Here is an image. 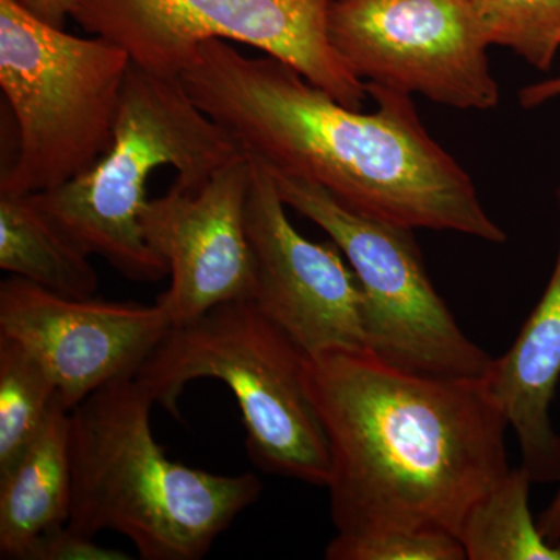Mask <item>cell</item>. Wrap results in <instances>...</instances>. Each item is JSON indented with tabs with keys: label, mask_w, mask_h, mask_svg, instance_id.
Wrapping results in <instances>:
<instances>
[{
	"label": "cell",
	"mask_w": 560,
	"mask_h": 560,
	"mask_svg": "<svg viewBox=\"0 0 560 560\" xmlns=\"http://www.w3.org/2000/svg\"><path fill=\"white\" fill-rule=\"evenodd\" d=\"M154 400L136 377L92 393L69 415L68 526L121 534L145 560L205 558L260 497L254 474L217 475L168 459L151 431Z\"/></svg>",
	"instance_id": "3"
},
{
	"label": "cell",
	"mask_w": 560,
	"mask_h": 560,
	"mask_svg": "<svg viewBox=\"0 0 560 560\" xmlns=\"http://www.w3.org/2000/svg\"><path fill=\"white\" fill-rule=\"evenodd\" d=\"M69 415L61 404L9 470L0 474V558L28 560L40 537L72 511Z\"/></svg>",
	"instance_id": "14"
},
{
	"label": "cell",
	"mask_w": 560,
	"mask_h": 560,
	"mask_svg": "<svg viewBox=\"0 0 560 560\" xmlns=\"http://www.w3.org/2000/svg\"><path fill=\"white\" fill-rule=\"evenodd\" d=\"M243 154L183 81L131 62L109 150L79 178L31 197L84 253L102 257L127 279L158 282L168 268L140 226L151 173L173 167L175 186L200 189Z\"/></svg>",
	"instance_id": "4"
},
{
	"label": "cell",
	"mask_w": 560,
	"mask_h": 560,
	"mask_svg": "<svg viewBox=\"0 0 560 560\" xmlns=\"http://www.w3.org/2000/svg\"><path fill=\"white\" fill-rule=\"evenodd\" d=\"M560 212V186L558 189ZM486 385L510 422L534 485L560 482V436L550 408L560 381V245L555 270L514 345L492 359Z\"/></svg>",
	"instance_id": "13"
},
{
	"label": "cell",
	"mask_w": 560,
	"mask_h": 560,
	"mask_svg": "<svg viewBox=\"0 0 560 560\" xmlns=\"http://www.w3.org/2000/svg\"><path fill=\"white\" fill-rule=\"evenodd\" d=\"M249 184L245 153L200 189L172 184L167 194L143 208V237L171 276V285L156 304L173 326L224 302L250 300L253 256L245 224Z\"/></svg>",
	"instance_id": "12"
},
{
	"label": "cell",
	"mask_w": 560,
	"mask_h": 560,
	"mask_svg": "<svg viewBox=\"0 0 560 560\" xmlns=\"http://www.w3.org/2000/svg\"><path fill=\"white\" fill-rule=\"evenodd\" d=\"M246 154L250 300L311 359L334 350H366L363 290L349 261L334 242H312L294 230L270 168Z\"/></svg>",
	"instance_id": "10"
},
{
	"label": "cell",
	"mask_w": 560,
	"mask_h": 560,
	"mask_svg": "<svg viewBox=\"0 0 560 560\" xmlns=\"http://www.w3.org/2000/svg\"><path fill=\"white\" fill-rule=\"evenodd\" d=\"M335 0H77L72 20L121 47L139 68L179 79L208 40L242 43L287 62L350 109L366 83L331 46Z\"/></svg>",
	"instance_id": "7"
},
{
	"label": "cell",
	"mask_w": 560,
	"mask_h": 560,
	"mask_svg": "<svg viewBox=\"0 0 560 560\" xmlns=\"http://www.w3.org/2000/svg\"><path fill=\"white\" fill-rule=\"evenodd\" d=\"M58 404L57 383L38 357L0 335V474L27 451Z\"/></svg>",
	"instance_id": "17"
},
{
	"label": "cell",
	"mask_w": 560,
	"mask_h": 560,
	"mask_svg": "<svg viewBox=\"0 0 560 560\" xmlns=\"http://www.w3.org/2000/svg\"><path fill=\"white\" fill-rule=\"evenodd\" d=\"M482 36L508 47L540 72L560 50V0H471Z\"/></svg>",
	"instance_id": "18"
},
{
	"label": "cell",
	"mask_w": 560,
	"mask_h": 560,
	"mask_svg": "<svg viewBox=\"0 0 560 560\" xmlns=\"http://www.w3.org/2000/svg\"><path fill=\"white\" fill-rule=\"evenodd\" d=\"M90 259L31 195H0V270L61 296L90 300L98 290Z\"/></svg>",
	"instance_id": "15"
},
{
	"label": "cell",
	"mask_w": 560,
	"mask_h": 560,
	"mask_svg": "<svg viewBox=\"0 0 560 560\" xmlns=\"http://www.w3.org/2000/svg\"><path fill=\"white\" fill-rule=\"evenodd\" d=\"M329 560H464L455 534L442 529H385L359 536L337 534L327 545Z\"/></svg>",
	"instance_id": "19"
},
{
	"label": "cell",
	"mask_w": 560,
	"mask_h": 560,
	"mask_svg": "<svg viewBox=\"0 0 560 560\" xmlns=\"http://www.w3.org/2000/svg\"><path fill=\"white\" fill-rule=\"evenodd\" d=\"M308 361L253 300H237L175 324L136 381L176 418L189 383H224L237 400L253 463L267 474L326 488L329 442L308 388Z\"/></svg>",
	"instance_id": "5"
},
{
	"label": "cell",
	"mask_w": 560,
	"mask_h": 560,
	"mask_svg": "<svg viewBox=\"0 0 560 560\" xmlns=\"http://www.w3.org/2000/svg\"><path fill=\"white\" fill-rule=\"evenodd\" d=\"M541 536L551 544H560V488L547 510L537 518Z\"/></svg>",
	"instance_id": "23"
},
{
	"label": "cell",
	"mask_w": 560,
	"mask_h": 560,
	"mask_svg": "<svg viewBox=\"0 0 560 560\" xmlns=\"http://www.w3.org/2000/svg\"><path fill=\"white\" fill-rule=\"evenodd\" d=\"M329 36L364 83L460 110L499 105L471 0H335Z\"/></svg>",
	"instance_id": "9"
},
{
	"label": "cell",
	"mask_w": 560,
	"mask_h": 560,
	"mask_svg": "<svg viewBox=\"0 0 560 560\" xmlns=\"http://www.w3.org/2000/svg\"><path fill=\"white\" fill-rule=\"evenodd\" d=\"M25 9L55 27L65 28L66 20L72 16L77 0H20Z\"/></svg>",
	"instance_id": "21"
},
{
	"label": "cell",
	"mask_w": 560,
	"mask_h": 560,
	"mask_svg": "<svg viewBox=\"0 0 560 560\" xmlns=\"http://www.w3.org/2000/svg\"><path fill=\"white\" fill-rule=\"evenodd\" d=\"M270 172L287 208L326 232L355 272L372 355L423 374L485 377L493 357L467 337L434 289L412 230L361 215L316 184Z\"/></svg>",
	"instance_id": "8"
},
{
	"label": "cell",
	"mask_w": 560,
	"mask_h": 560,
	"mask_svg": "<svg viewBox=\"0 0 560 560\" xmlns=\"http://www.w3.org/2000/svg\"><path fill=\"white\" fill-rule=\"evenodd\" d=\"M131 58L110 40L81 38L0 0V88L18 150L0 195L44 194L84 175L114 139Z\"/></svg>",
	"instance_id": "6"
},
{
	"label": "cell",
	"mask_w": 560,
	"mask_h": 560,
	"mask_svg": "<svg viewBox=\"0 0 560 560\" xmlns=\"http://www.w3.org/2000/svg\"><path fill=\"white\" fill-rule=\"evenodd\" d=\"M179 80L245 153L353 212L412 231L508 241L469 173L423 127L411 95L366 83L377 109L363 114L287 62L220 39L202 44Z\"/></svg>",
	"instance_id": "1"
},
{
	"label": "cell",
	"mask_w": 560,
	"mask_h": 560,
	"mask_svg": "<svg viewBox=\"0 0 560 560\" xmlns=\"http://www.w3.org/2000/svg\"><path fill=\"white\" fill-rule=\"evenodd\" d=\"M530 480L522 466L511 467L471 506L458 539L469 560H560V544L541 536L530 514Z\"/></svg>",
	"instance_id": "16"
},
{
	"label": "cell",
	"mask_w": 560,
	"mask_h": 560,
	"mask_svg": "<svg viewBox=\"0 0 560 560\" xmlns=\"http://www.w3.org/2000/svg\"><path fill=\"white\" fill-rule=\"evenodd\" d=\"M127 552L102 547L95 537L81 534L79 530L65 528L54 530L40 537L28 560H128Z\"/></svg>",
	"instance_id": "20"
},
{
	"label": "cell",
	"mask_w": 560,
	"mask_h": 560,
	"mask_svg": "<svg viewBox=\"0 0 560 560\" xmlns=\"http://www.w3.org/2000/svg\"><path fill=\"white\" fill-rule=\"evenodd\" d=\"M172 327L158 304L77 300L18 276L0 283V335L38 357L68 411L109 383L136 377Z\"/></svg>",
	"instance_id": "11"
},
{
	"label": "cell",
	"mask_w": 560,
	"mask_h": 560,
	"mask_svg": "<svg viewBox=\"0 0 560 560\" xmlns=\"http://www.w3.org/2000/svg\"><path fill=\"white\" fill-rule=\"evenodd\" d=\"M330 452L337 534L442 529L458 537L475 503L511 469L510 422L485 377L401 370L370 350L308 361Z\"/></svg>",
	"instance_id": "2"
},
{
	"label": "cell",
	"mask_w": 560,
	"mask_h": 560,
	"mask_svg": "<svg viewBox=\"0 0 560 560\" xmlns=\"http://www.w3.org/2000/svg\"><path fill=\"white\" fill-rule=\"evenodd\" d=\"M560 97V75L556 79L539 81V83L529 84L518 92V102L523 108L534 109L548 102Z\"/></svg>",
	"instance_id": "22"
}]
</instances>
